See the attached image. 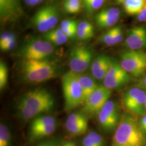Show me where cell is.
I'll list each match as a JSON object with an SVG mask.
<instances>
[{"label": "cell", "mask_w": 146, "mask_h": 146, "mask_svg": "<svg viewBox=\"0 0 146 146\" xmlns=\"http://www.w3.org/2000/svg\"><path fill=\"white\" fill-rule=\"evenodd\" d=\"M54 104V98L50 92L45 89H36L21 97L17 108L23 120H29L51 110Z\"/></svg>", "instance_id": "obj_1"}, {"label": "cell", "mask_w": 146, "mask_h": 146, "mask_svg": "<svg viewBox=\"0 0 146 146\" xmlns=\"http://www.w3.org/2000/svg\"><path fill=\"white\" fill-rule=\"evenodd\" d=\"M111 146H146V135L134 116L125 113L113 136Z\"/></svg>", "instance_id": "obj_2"}, {"label": "cell", "mask_w": 146, "mask_h": 146, "mask_svg": "<svg viewBox=\"0 0 146 146\" xmlns=\"http://www.w3.org/2000/svg\"><path fill=\"white\" fill-rule=\"evenodd\" d=\"M22 73L27 81L40 83L56 76V66L47 60H24L22 66Z\"/></svg>", "instance_id": "obj_3"}, {"label": "cell", "mask_w": 146, "mask_h": 146, "mask_svg": "<svg viewBox=\"0 0 146 146\" xmlns=\"http://www.w3.org/2000/svg\"><path fill=\"white\" fill-rule=\"evenodd\" d=\"M62 87L66 111H70L84 104V94L77 73L71 70L65 73L62 78Z\"/></svg>", "instance_id": "obj_4"}, {"label": "cell", "mask_w": 146, "mask_h": 146, "mask_svg": "<svg viewBox=\"0 0 146 146\" xmlns=\"http://www.w3.org/2000/svg\"><path fill=\"white\" fill-rule=\"evenodd\" d=\"M120 64L131 75L140 77L146 69V52L141 50L128 49L121 54Z\"/></svg>", "instance_id": "obj_5"}, {"label": "cell", "mask_w": 146, "mask_h": 146, "mask_svg": "<svg viewBox=\"0 0 146 146\" xmlns=\"http://www.w3.org/2000/svg\"><path fill=\"white\" fill-rule=\"evenodd\" d=\"M54 50L50 42L35 39L27 43L22 48L21 54L24 60H42L52 55Z\"/></svg>", "instance_id": "obj_6"}, {"label": "cell", "mask_w": 146, "mask_h": 146, "mask_svg": "<svg viewBox=\"0 0 146 146\" xmlns=\"http://www.w3.org/2000/svg\"><path fill=\"white\" fill-rule=\"evenodd\" d=\"M58 20V11L56 7L47 5L41 8L33 17L32 25L38 31L47 33L52 29Z\"/></svg>", "instance_id": "obj_7"}, {"label": "cell", "mask_w": 146, "mask_h": 146, "mask_svg": "<svg viewBox=\"0 0 146 146\" xmlns=\"http://www.w3.org/2000/svg\"><path fill=\"white\" fill-rule=\"evenodd\" d=\"M121 117L117 104L108 100L98 113V122L104 131L111 132L116 129Z\"/></svg>", "instance_id": "obj_8"}, {"label": "cell", "mask_w": 146, "mask_h": 146, "mask_svg": "<svg viewBox=\"0 0 146 146\" xmlns=\"http://www.w3.org/2000/svg\"><path fill=\"white\" fill-rule=\"evenodd\" d=\"M145 91L139 87H132L126 90L123 95L122 102L125 109L133 114L141 115L146 110Z\"/></svg>", "instance_id": "obj_9"}, {"label": "cell", "mask_w": 146, "mask_h": 146, "mask_svg": "<svg viewBox=\"0 0 146 146\" xmlns=\"http://www.w3.org/2000/svg\"><path fill=\"white\" fill-rule=\"evenodd\" d=\"M92 54L84 46L73 47L69 58V66L71 71L76 73L85 72L90 65Z\"/></svg>", "instance_id": "obj_10"}, {"label": "cell", "mask_w": 146, "mask_h": 146, "mask_svg": "<svg viewBox=\"0 0 146 146\" xmlns=\"http://www.w3.org/2000/svg\"><path fill=\"white\" fill-rule=\"evenodd\" d=\"M131 80L130 74L123 69L120 63L113 61L104 80V85L111 90L119 89L128 84Z\"/></svg>", "instance_id": "obj_11"}, {"label": "cell", "mask_w": 146, "mask_h": 146, "mask_svg": "<svg viewBox=\"0 0 146 146\" xmlns=\"http://www.w3.org/2000/svg\"><path fill=\"white\" fill-rule=\"evenodd\" d=\"M111 94V89L107 88L104 85H99L84 101V110L91 114H98L104 104L110 100Z\"/></svg>", "instance_id": "obj_12"}, {"label": "cell", "mask_w": 146, "mask_h": 146, "mask_svg": "<svg viewBox=\"0 0 146 146\" xmlns=\"http://www.w3.org/2000/svg\"><path fill=\"white\" fill-rule=\"evenodd\" d=\"M22 13L20 0H0V18L2 22L16 21Z\"/></svg>", "instance_id": "obj_13"}, {"label": "cell", "mask_w": 146, "mask_h": 146, "mask_svg": "<svg viewBox=\"0 0 146 146\" xmlns=\"http://www.w3.org/2000/svg\"><path fill=\"white\" fill-rule=\"evenodd\" d=\"M88 118L83 113L75 112L68 116L66 121V129L72 136L84 134L88 128Z\"/></svg>", "instance_id": "obj_14"}, {"label": "cell", "mask_w": 146, "mask_h": 146, "mask_svg": "<svg viewBox=\"0 0 146 146\" xmlns=\"http://www.w3.org/2000/svg\"><path fill=\"white\" fill-rule=\"evenodd\" d=\"M125 46L129 50H139L146 48V28L135 27L130 29L125 38Z\"/></svg>", "instance_id": "obj_15"}, {"label": "cell", "mask_w": 146, "mask_h": 146, "mask_svg": "<svg viewBox=\"0 0 146 146\" xmlns=\"http://www.w3.org/2000/svg\"><path fill=\"white\" fill-rule=\"evenodd\" d=\"M120 9L116 7L106 8L99 12L95 17L96 26L100 29H107L114 26L119 20Z\"/></svg>", "instance_id": "obj_16"}, {"label": "cell", "mask_w": 146, "mask_h": 146, "mask_svg": "<svg viewBox=\"0 0 146 146\" xmlns=\"http://www.w3.org/2000/svg\"><path fill=\"white\" fill-rule=\"evenodd\" d=\"M113 63V60L104 54H101L94 60L91 66V72L95 79L104 80Z\"/></svg>", "instance_id": "obj_17"}, {"label": "cell", "mask_w": 146, "mask_h": 146, "mask_svg": "<svg viewBox=\"0 0 146 146\" xmlns=\"http://www.w3.org/2000/svg\"><path fill=\"white\" fill-rule=\"evenodd\" d=\"M79 83L82 89L84 94V102L89 96L99 87L94 78L91 76L77 73Z\"/></svg>", "instance_id": "obj_18"}, {"label": "cell", "mask_w": 146, "mask_h": 146, "mask_svg": "<svg viewBox=\"0 0 146 146\" xmlns=\"http://www.w3.org/2000/svg\"><path fill=\"white\" fill-rule=\"evenodd\" d=\"M57 125H49L40 128L30 130L29 140L31 141H36L50 135L56 130Z\"/></svg>", "instance_id": "obj_19"}, {"label": "cell", "mask_w": 146, "mask_h": 146, "mask_svg": "<svg viewBox=\"0 0 146 146\" xmlns=\"http://www.w3.org/2000/svg\"><path fill=\"white\" fill-rule=\"evenodd\" d=\"M146 0H125L122 3L127 14L138 15L145 5Z\"/></svg>", "instance_id": "obj_20"}, {"label": "cell", "mask_w": 146, "mask_h": 146, "mask_svg": "<svg viewBox=\"0 0 146 146\" xmlns=\"http://www.w3.org/2000/svg\"><path fill=\"white\" fill-rule=\"evenodd\" d=\"M54 125H57V121L54 117L47 115L40 116L35 118L32 121L30 130Z\"/></svg>", "instance_id": "obj_21"}, {"label": "cell", "mask_w": 146, "mask_h": 146, "mask_svg": "<svg viewBox=\"0 0 146 146\" xmlns=\"http://www.w3.org/2000/svg\"><path fill=\"white\" fill-rule=\"evenodd\" d=\"M82 146H104V139L98 133L91 131L83 139Z\"/></svg>", "instance_id": "obj_22"}, {"label": "cell", "mask_w": 146, "mask_h": 146, "mask_svg": "<svg viewBox=\"0 0 146 146\" xmlns=\"http://www.w3.org/2000/svg\"><path fill=\"white\" fill-rule=\"evenodd\" d=\"M63 8L68 14H76L81 10V4L79 0H66L63 4Z\"/></svg>", "instance_id": "obj_23"}, {"label": "cell", "mask_w": 146, "mask_h": 146, "mask_svg": "<svg viewBox=\"0 0 146 146\" xmlns=\"http://www.w3.org/2000/svg\"><path fill=\"white\" fill-rule=\"evenodd\" d=\"M11 134L7 125H0V146H11Z\"/></svg>", "instance_id": "obj_24"}, {"label": "cell", "mask_w": 146, "mask_h": 146, "mask_svg": "<svg viewBox=\"0 0 146 146\" xmlns=\"http://www.w3.org/2000/svg\"><path fill=\"white\" fill-rule=\"evenodd\" d=\"M105 0H83L85 9L89 14L98 11L102 6Z\"/></svg>", "instance_id": "obj_25"}, {"label": "cell", "mask_w": 146, "mask_h": 146, "mask_svg": "<svg viewBox=\"0 0 146 146\" xmlns=\"http://www.w3.org/2000/svg\"><path fill=\"white\" fill-rule=\"evenodd\" d=\"M44 38L48 42H50L52 44L60 46L68 41V38L66 36H58L52 35L49 33H46L44 35Z\"/></svg>", "instance_id": "obj_26"}, {"label": "cell", "mask_w": 146, "mask_h": 146, "mask_svg": "<svg viewBox=\"0 0 146 146\" xmlns=\"http://www.w3.org/2000/svg\"><path fill=\"white\" fill-rule=\"evenodd\" d=\"M99 40L100 42L104 44L107 46H112L116 44L113 28H111L110 31L104 33V34L100 37Z\"/></svg>", "instance_id": "obj_27"}, {"label": "cell", "mask_w": 146, "mask_h": 146, "mask_svg": "<svg viewBox=\"0 0 146 146\" xmlns=\"http://www.w3.org/2000/svg\"><path fill=\"white\" fill-rule=\"evenodd\" d=\"M8 69L5 63L1 61L0 62V89L3 90L5 88L8 82Z\"/></svg>", "instance_id": "obj_28"}, {"label": "cell", "mask_w": 146, "mask_h": 146, "mask_svg": "<svg viewBox=\"0 0 146 146\" xmlns=\"http://www.w3.org/2000/svg\"><path fill=\"white\" fill-rule=\"evenodd\" d=\"M79 28L94 35V27L92 23L87 21H81L78 25Z\"/></svg>", "instance_id": "obj_29"}, {"label": "cell", "mask_w": 146, "mask_h": 146, "mask_svg": "<svg viewBox=\"0 0 146 146\" xmlns=\"http://www.w3.org/2000/svg\"><path fill=\"white\" fill-rule=\"evenodd\" d=\"M15 38L11 39L5 43L0 45V48L2 51H9L13 49L16 46Z\"/></svg>", "instance_id": "obj_30"}, {"label": "cell", "mask_w": 146, "mask_h": 146, "mask_svg": "<svg viewBox=\"0 0 146 146\" xmlns=\"http://www.w3.org/2000/svg\"><path fill=\"white\" fill-rule=\"evenodd\" d=\"M94 35L90 34L89 33H88L87 31H84V30L80 29L78 27V30H77V34H76V36L78 37L79 40H87L92 37L94 36Z\"/></svg>", "instance_id": "obj_31"}, {"label": "cell", "mask_w": 146, "mask_h": 146, "mask_svg": "<svg viewBox=\"0 0 146 146\" xmlns=\"http://www.w3.org/2000/svg\"><path fill=\"white\" fill-rule=\"evenodd\" d=\"M114 29V35L116 44L122 42L123 36V31L122 28L119 26L115 27L113 28Z\"/></svg>", "instance_id": "obj_32"}, {"label": "cell", "mask_w": 146, "mask_h": 146, "mask_svg": "<svg viewBox=\"0 0 146 146\" xmlns=\"http://www.w3.org/2000/svg\"><path fill=\"white\" fill-rule=\"evenodd\" d=\"M78 22L75 20H64L61 22L60 25V28H75L78 27Z\"/></svg>", "instance_id": "obj_33"}, {"label": "cell", "mask_w": 146, "mask_h": 146, "mask_svg": "<svg viewBox=\"0 0 146 146\" xmlns=\"http://www.w3.org/2000/svg\"><path fill=\"white\" fill-rule=\"evenodd\" d=\"M64 34L68 38H73L76 36L78 27L75 28H61Z\"/></svg>", "instance_id": "obj_34"}, {"label": "cell", "mask_w": 146, "mask_h": 146, "mask_svg": "<svg viewBox=\"0 0 146 146\" xmlns=\"http://www.w3.org/2000/svg\"><path fill=\"white\" fill-rule=\"evenodd\" d=\"M15 38V36L14 34H10L7 32L4 33L1 35V36L0 38V45L3 44L11 39Z\"/></svg>", "instance_id": "obj_35"}, {"label": "cell", "mask_w": 146, "mask_h": 146, "mask_svg": "<svg viewBox=\"0 0 146 146\" xmlns=\"http://www.w3.org/2000/svg\"><path fill=\"white\" fill-rule=\"evenodd\" d=\"M137 20L140 22L146 21V2L141 12L137 15Z\"/></svg>", "instance_id": "obj_36"}, {"label": "cell", "mask_w": 146, "mask_h": 146, "mask_svg": "<svg viewBox=\"0 0 146 146\" xmlns=\"http://www.w3.org/2000/svg\"><path fill=\"white\" fill-rule=\"evenodd\" d=\"M36 146H60L58 141L55 140L45 141Z\"/></svg>", "instance_id": "obj_37"}, {"label": "cell", "mask_w": 146, "mask_h": 146, "mask_svg": "<svg viewBox=\"0 0 146 146\" xmlns=\"http://www.w3.org/2000/svg\"><path fill=\"white\" fill-rule=\"evenodd\" d=\"M141 129L146 133V115L143 116L139 121Z\"/></svg>", "instance_id": "obj_38"}, {"label": "cell", "mask_w": 146, "mask_h": 146, "mask_svg": "<svg viewBox=\"0 0 146 146\" xmlns=\"http://www.w3.org/2000/svg\"><path fill=\"white\" fill-rule=\"evenodd\" d=\"M139 84L141 88L146 89V75L139 81Z\"/></svg>", "instance_id": "obj_39"}, {"label": "cell", "mask_w": 146, "mask_h": 146, "mask_svg": "<svg viewBox=\"0 0 146 146\" xmlns=\"http://www.w3.org/2000/svg\"><path fill=\"white\" fill-rule=\"evenodd\" d=\"M61 146H76V145L73 141H66Z\"/></svg>", "instance_id": "obj_40"}, {"label": "cell", "mask_w": 146, "mask_h": 146, "mask_svg": "<svg viewBox=\"0 0 146 146\" xmlns=\"http://www.w3.org/2000/svg\"><path fill=\"white\" fill-rule=\"evenodd\" d=\"M125 1V0H116V1L118 3H119V4L123 3Z\"/></svg>", "instance_id": "obj_41"}, {"label": "cell", "mask_w": 146, "mask_h": 146, "mask_svg": "<svg viewBox=\"0 0 146 146\" xmlns=\"http://www.w3.org/2000/svg\"><path fill=\"white\" fill-rule=\"evenodd\" d=\"M43 0H36V1L37 5H38V4L41 3V2H43Z\"/></svg>", "instance_id": "obj_42"}, {"label": "cell", "mask_w": 146, "mask_h": 146, "mask_svg": "<svg viewBox=\"0 0 146 146\" xmlns=\"http://www.w3.org/2000/svg\"><path fill=\"white\" fill-rule=\"evenodd\" d=\"M145 110H146V102H145Z\"/></svg>", "instance_id": "obj_43"}]
</instances>
